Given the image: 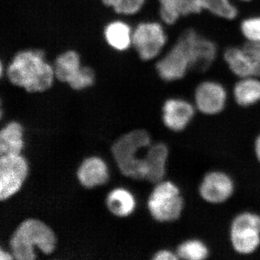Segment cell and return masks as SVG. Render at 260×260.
I'll use <instances>...</instances> for the list:
<instances>
[{"label":"cell","instance_id":"1","mask_svg":"<svg viewBox=\"0 0 260 260\" xmlns=\"http://www.w3.org/2000/svg\"><path fill=\"white\" fill-rule=\"evenodd\" d=\"M6 73L10 83L28 93L49 90L55 78L54 67L46 61L45 53L41 50L17 53L8 65Z\"/></svg>","mask_w":260,"mask_h":260},{"label":"cell","instance_id":"2","mask_svg":"<svg viewBox=\"0 0 260 260\" xmlns=\"http://www.w3.org/2000/svg\"><path fill=\"white\" fill-rule=\"evenodd\" d=\"M56 242L55 234L47 224L37 219H27L13 233L10 246L15 259L32 260L37 258L36 247L49 254L55 249Z\"/></svg>","mask_w":260,"mask_h":260},{"label":"cell","instance_id":"3","mask_svg":"<svg viewBox=\"0 0 260 260\" xmlns=\"http://www.w3.org/2000/svg\"><path fill=\"white\" fill-rule=\"evenodd\" d=\"M151 145L150 135L145 129L134 130L116 140L112 145V153L123 175L145 179V155L141 157L140 153Z\"/></svg>","mask_w":260,"mask_h":260},{"label":"cell","instance_id":"4","mask_svg":"<svg viewBox=\"0 0 260 260\" xmlns=\"http://www.w3.org/2000/svg\"><path fill=\"white\" fill-rule=\"evenodd\" d=\"M184 203L180 188L172 181L162 180L155 184L149 197L148 207L154 220L172 223L182 215Z\"/></svg>","mask_w":260,"mask_h":260},{"label":"cell","instance_id":"5","mask_svg":"<svg viewBox=\"0 0 260 260\" xmlns=\"http://www.w3.org/2000/svg\"><path fill=\"white\" fill-rule=\"evenodd\" d=\"M177 40L182 44L190 61L191 71L205 73L213 66L218 55L216 43L196 29L186 28Z\"/></svg>","mask_w":260,"mask_h":260},{"label":"cell","instance_id":"6","mask_svg":"<svg viewBox=\"0 0 260 260\" xmlns=\"http://www.w3.org/2000/svg\"><path fill=\"white\" fill-rule=\"evenodd\" d=\"M232 249L241 255H250L260 246V215L245 211L233 219L229 231Z\"/></svg>","mask_w":260,"mask_h":260},{"label":"cell","instance_id":"7","mask_svg":"<svg viewBox=\"0 0 260 260\" xmlns=\"http://www.w3.org/2000/svg\"><path fill=\"white\" fill-rule=\"evenodd\" d=\"M53 67L56 79L68 84L73 90H83L93 85L95 81L93 70L81 64L76 51L62 53L57 56Z\"/></svg>","mask_w":260,"mask_h":260},{"label":"cell","instance_id":"8","mask_svg":"<svg viewBox=\"0 0 260 260\" xmlns=\"http://www.w3.org/2000/svg\"><path fill=\"white\" fill-rule=\"evenodd\" d=\"M167 42V32L158 22L140 23L133 32L132 44L143 61L153 60L158 57Z\"/></svg>","mask_w":260,"mask_h":260},{"label":"cell","instance_id":"9","mask_svg":"<svg viewBox=\"0 0 260 260\" xmlns=\"http://www.w3.org/2000/svg\"><path fill=\"white\" fill-rule=\"evenodd\" d=\"M28 164L21 155L0 157V199L6 200L16 194L26 179Z\"/></svg>","mask_w":260,"mask_h":260},{"label":"cell","instance_id":"10","mask_svg":"<svg viewBox=\"0 0 260 260\" xmlns=\"http://www.w3.org/2000/svg\"><path fill=\"white\" fill-rule=\"evenodd\" d=\"M229 94L226 88L218 80H202L194 88V104L197 110L206 116H215L223 112Z\"/></svg>","mask_w":260,"mask_h":260},{"label":"cell","instance_id":"11","mask_svg":"<svg viewBox=\"0 0 260 260\" xmlns=\"http://www.w3.org/2000/svg\"><path fill=\"white\" fill-rule=\"evenodd\" d=\"M155 70L159 78L167 83L180 81L191 71L187 52L177 39L157 61Z\"/></svg>","mask_w":260,"mask_h":260},{"label":"cell","instance_id":"12","mask_svg":"<svg viewBox=\"0 0 260 260\" xmlns=\"http://www.w3.org/2000/svg\"><path fill=\"white\" fill-rule=\"evenodd\" d=\"M235 191V184L232 177L221 171L207 173L200 182L199 194L206 203L222 204L231 198Z\"/></svg>","mask_w":260,"mask_h":260},{"label":"cell","instance_id":"13","mask_svg":"<svg viewBox=\"0 0 260 260\" xmlns=\"http://www.w3.org/2000/svg\"><path fill=\"white\" fill-rule=\"evenodd\" d=\"M196 110L194 103L183 98H170L162 105V122L168 129L180 133L189 125Z\"/></svg>","mask_w":260,"mask_h":260},{"label":"cell","instance_id":"14","mask_svg":"<svg viewBox=\"0 0 260 260\" xmlns=\"http://www.w3.org/2000/svg\"><path fill=\"white\" fill-rule=\"evenodd\" d=\"M159 16L164 24L174 25L182 18L203 13L200 0H158Z\"/></svg>","mask_w":260,"mask_h":260},{"label":"cell","instance_id":"15","mask_svg":"<svg viewBox=\"0 0 260 260\" xmlns=\"http://www.w3.org/2000/svg\"><path fill=\"white\" fill-rule=\"evenodd\" d=\"M169 148L164 143H156L147 149L145 155L146 176L145 179L157 184L164 180L167 174Z\"/></svg>","mask_w":260,"mask_h":260},{"label":"cell","instance_id":"16","mask_svg":"<svg viewBox=\"0 0 260 260\" xmlns=\"http://www.w3.org/2000/svg\"><path fill=\"white\" fill-rule=\"evenodd\" d=\"M80 184L86 188L102 185L109 180V174L107 164L99 157L85 159L77 173Z\"/></svg>","mask_w":260,"mask_h":260},{"label":"cell","instance_id":"17","mask_svg":"<svg viewBox=\"0 0 260 260\" xmlns=\"http://www.w3.org/2000/svg\"><path fill=\"white\" fill-rule=\"evenodd\" d=\"M233 97L237 105L248 108L260 103V78H239L233 87Z\"/></svg>","mask_w":260,"mask_h":260},{"label":"cell","instance_id":"18","mask_svg":"<svg viewBox=\"0 0 260 260\" xmlns=\"http://www.w3.org/2000/svg\"><path fill=\"white\" fill-rule=\"evenodd\" d=\"M223 59L233 75L239 78L254 76L252 65L243 46H231L223 52Z\"/></svg>","mask_w":260,"mask_h":260},{"label":"cell","instance_id":"19","mask_svg":"<svg viewBox=\"0 0 260 260\" xmlns=\"http://www.w3.org/2000/svg\"><path fill=\"white\" fill-rule=\"evenodd\" d=\"M24 147L23 126L11 121L0 132V155H20Z\"/></svg>","mask_w":260,"mask_h":260},{"label":"cell","instance_id":"20","mask_svg":"<svg viewBox=\"0 0 260 260\" xmlns=\"http://www.w3.org/2000/svg\"><path fill=\"white\" fill-rule=\"evenodd\" d=\"M107 205L111 213L116 216L126 217L134 211L136 201L130 191L117 188L108 194Z\"/></svg>","mask_w":260,"mask_h":260},{"label":"cell","instance_id":"21","mask_svg":"<svg viewBox=\"0 0 260 260\" xmlns=\"http://www.w3.org/2000/svg\"><path fill=\"white\" fill-rule=\"evenodd\" d=\"M104 37L108 44L113 49L124 51L132 44L133 34L127 24L121 21H114L106 27Z\"/></svg>","mask_w":260,"mask_h":260},{"label":"cell","instance_id":"22","mask_svg":"<svg viewBox=\"0 0 260 260\" xmlns=\"http://www.w3.org/2000/svg\"><path fill=\"white\" fill-rule=\"evenodd\" d=\"M203 11L208 12L215 18L233 21L239 15V9L233 0H200Z\"/></svg>","mask_w":260,"mask_h":260},{"label":"cell","instance_id":"23","mask_svg":"<svg viewBox=\"0 0 260 260\" xmlns=\"http://www.w3.org/2000/svg\"><path fill=\"white\" fill-rule=\"evenodd\" d=\"M176 253L179 259L203 260L209 256L210 249L203 241L198 239H189L178 246Z\"/></svg>","mask_w":260,"mask_h":260},{"label":"cell","instance_id":"24","mask_svg":"<svg viewBox=\"0 0 260 260\" xmlns=\"http://www.w3.org/2000/svg\"><path fill=\"white\" fill-rule=\"evenodd\" d=\"M239 30L246 42L260 43V15H251L243 19Z\"/></svg>","mask_w":260,"mask_h":260},{"label":"cell","instance_id":"25","mask_svg":"<svg viewBox=\"0 0 260 260\" xmlns=\"http://www.w3.org/2000/svg\"><path fill=\"white\" fill-rule=\"evenodd\" d=\"M102 3L112 8L116 13L130 15L138 13L144 6L145 0H102Z\"/></svg>","mask_w":260,"mask_h":260},{"label":"cell","instance_id":"26","mask_svg":"<svg viewBox=\"0 0 260 260\" xmlns=\"http://www.w3.org/2000/svg\"><path fill=\"white\" fill-rule=\"evenodd\" d=\"M242 46L252 65L254 76L260 78V43L245 42Z\"/></svg>","mask_w":260,"mask_h":260},{"label":"cell","instance_id":"27","mask_svg":"<svg viewBox=\"0 0 260 260\" xmlns=\"http://www.w3.org/2000/svg\"><path fill=\"white\" fill-rule=\"evenodd\" d=\"M153 259L154 260H176L179 258L177 253L169 249H161L154 254Z\"/></svg>","mask_w":260,"mask_h":260},{"label":"cell","instance_id":"28","mask_svg":"<svg viewBox=\"0 0 260 260\" xmlns=\"http://www.w3.org/2000/svg\"><path fill=\"white\" fill-rule=\"evenodd\" d=\"M254 154L258 161L260 162V134L256 137L254 142Z\"/></svg>","mask_w":260,"mask_h":260},{"label":"cell","instance_id":"29","mask_svg":"<svg viewBox=\"0 0 260 260\" xmlns=\"http://www.w3.org/2000/svg\"><path fill=\"white\" fill-rule=\"evenodd\" d=\"M15 259L13 254L8 252V251L3 250V249H1L0 251V260H10Z\"/></svg>","mask_w":260,"mask_h":260},{"label":"cell","instance_id":"30","mask_svg":"<svg viewBox=\"0 0 260 260\" xmlns=\"http://www.w3.org/2000/svg\"><path fill=\"white\" fill-rule=\"evenodd\" d=\"M238 1L242 2V3H251V2H252L253 0H238Z\"/></svg>","mask_w":260,"mask_h":260}]
</instances>
